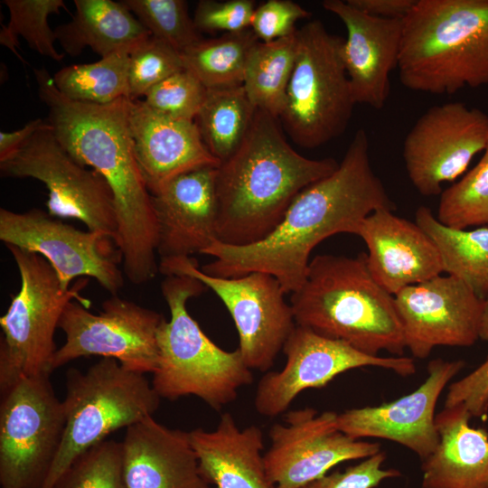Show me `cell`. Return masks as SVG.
Masks as SVG:
<instances>
[{
	"label": "cell",
	"mask_w": 488,
	"mask_h": 488,
	"mask_svg": "<svg viewBox=\"0 0 488 488\" xmlns=\"http://www.w3.org/2000/svg\"><path fill=\"white\" fill-rule=\"evenodd\" d=\"M488 142V115L462 102L430 107L415 122L403 141L408 176L424 196L442 193L467 169Z\"/></svg>",
	"instance_id": "cell-16"
},
{
	"label": "cell",
	"mask_w": 488,
	"mask_h": 488,
	"mask_svg": "<svg viewBox=\"0 0 488 488\" xmlns=\"http://www.w3.org/2000/svg\"><path fill=\"white\" fill-rule=\"evenodd\" d=\"M204 479L215 488H277L267 473L261 429H241L233 416L223 413L215 429L189 431Z\"/></svg>",
	"instance_id": "cell-25"
},
{
	"label": "cell",
	"mask_w": 488,
	"mask_h": 488,
	"mask_svg": "<svg viewBox=\"0 0 488 488\" xmlns=\"http://www.w3.org/2000/svg\"><path fill=\"white\" fill-rule=\"evenodd\" d=\"M386 454L382 451L347 467L343 472L326 474L302 488H375L382 481L399 477L395 468H383Z\"/></svg>",
	"instance_id": "cell-41"
},
{
	"label": "cell",
	"mask_w": 488,
	"mask_h": 488,
	"mask_svg": "<svg viewBox=\"0 0 488 488\" xmlns=\"http://www.w3.org/2000/svg\"><path fill=\"white\" fill-rule=\"evenodd\" d=\"M217 169L182 174L151 194L160 259L202 254L217 239Z\"/></svg>",
	"instance_id": "cell-20"
},
{
	"label": "cell",
	"mask_w": 488,
	"mask_h": 488,
	"mask_svg": "<svg viewBox=\"0 0 488 488\" xmlns=\"http://www.w3.org/2000/svg\"><path fill=\"white\" fill-rule=\"evenodd\" d=\"M380 209L360 224L356 235L368 249L367 265L376 282L392 296L444 272L439 249L416 223Z\"/></svg>",
	"instance_id": "cell-22"
},
{
	"label": "cell",
	"mask_w": 488,
	"mask_h": 488,
	"mask_svg": "<svg viewBox=\"0 0 488 488\" xmlns=\"http://www.w3.org/2000/svg\"><path fill=\"white\" fill-rule=\"evenodd\" d=\"M297 52L278 118L298 146L314 149L346 130L356 105L343 63L344 39L320 20L297 29Z\"/></svg>",
	"instance_id": "cell-9"
},
{
	"label": "cell",
	"mask_w": 488,
	"mask_h": 488,
	"mask_svg": "<svg viewBox=\"0 0 488 488\" xmlns=\"http://www.w3.org/2000/svg\"><path fill=\"white\" fill-rule=\"evenodd\" d=\"M380 209L395 211L396 206L372 169L369 138L360 128L338 168L300 192L267 238L246 246L215 239L202 253L214 260L201 270L227 278L267 273L292 294L305 279L315 246L337 233L356 235L361 221Z\"/></svg>",
	"instance_id": "cell-1"
},
{
	"label": "cell",
	"mask_w": 488,
	"mask_h": 488,
	"mask_svg": "<svg viewBox=\"0 0 488 488\" xmlns=\"http://www.w3.org/2000/svg\"><path fill=\"white\" fill-rule=\"evenodd\" d=\"M164 319L160 313L117 295L106 299L98 314L70 301L59 323L65 343L54 354L52 371L80 357L101 356L116 360L127 371L153 374Z\"/></svg>",
	"instance_id": "cell-13"
},
{
	"label": "cell",
	"mask_w": 488,
	"mask_h": 488,
	"mask_svg": "<svg viewBox=\"0 0 488 488\" xmlns=\"http://www.w3.org/2000/svg\"><path fill=\"white\" fill-rule=\"evenodd\" d=\"M465 364L462 360L434 359L427 364L426 380L414 391L391 402L338 413L337 427L355 439L393 441L414 452L422 461L438 445L435 415L437 400Z\"/></svg>",
	"instance_id": "cell-19"
},
{
	"label": "cell",
	"mask_w": 488,
	"mask_h": 488,
	"mask_svg": "<svg viewBox=\"0 0 488 488\" xmlns=\"http://www.w3.org/2000/svg\"><path fill=\"white\" fill-rule=\"evenodd\" d=\"M206 93L207 88L192 73L183 69L149 89L143 101L158 113L194 121Z\"/></svg>",
	"instance_id": "cell-38"
},
{
	"label": "cell",
	"mask_w": 488,
	"mask_h": 488,
	"mask_svg": "<svg viewBox=\"0 0 488 488\" xmlns=\"http://www.w3.org/2000/svg\"><path fill=\"white\" fill-rule=\"evenodd\" d=\"M297 30L268 42H258L246 66L243 88L252 105L279 118L286 102L288 83L296 63Z\"/></svg>",
	"instance_id": "cell-29"
},
{
	"label": "cell",
	"mask_w": 488,
	"mask_h": 488,
	"mask_svg": "<svg viewBox=\"0 0 488 488\" xmlns=\"http://www.w3.org/2000/svg\"><path fill=\"white\" fill-rule=\"evenodd\" d=\"M311 13L291 0H267L258 5L252 14L250 29L260 42H268L296 32L297 21Z\"/></svg>",
	"instance_id": "cell-40"
},
{
	"label": "cell",
	"mask_w": 488,
	"mask_h": 488,
	"mask_svg": "<svg viewBox=\"0 0 488 488\" xmlns=\"http://www.w3.org/2000/svg\"><path fill=\"white\" fill-rule=\"evenodd\" d=\"M205 288L189 276H166L161 283L170 320L164 318L157 332L158 362L151 384L160 399L195 396L221 410L254 377L239 349L228 352L219 347L189 314L188 300Z\"/></svg>",
	"instance_id": "cell-6"
},
{
	"label": "cell",
	"mask_w": 488,
	"mask_h": 488,
	"mask_svg": "<svg viewBox=\"0 0 488 488\" xmlns=\"http://www.w3.org/2000/svg\"><path fill=\"white\" fill-rule=\"evenodd\" d=\"M417 0H347L357 10L375 17L403 19Z\"/></svg>",
	"instance_id": "cell-43"
},
{
	"label": "cell",
	"mask_w": 488,
	"mask_h": 488,
	"mask_svg": "<svg viewBox=\"0 0 488 488\" xmlns=\"http://www.w3.org/2000/svg\"><path fill=\"white\" fill-rule=\"evenodd\" d=\"M62 404L63 438L42 488H52L78 456L109 434L153 416L160 397L145 374L103 358L85 372L75 368L67 371Z\"/></svg>",
	"instance_id": "cell-8"
},
{
	"label": "cell",
	"mask_w": 488,
	"mask_h": 488,
	"mask_svg": "<svg viewBox=\"0 0 488 488\" xmlns=\"http://www.w3.org/2000/svg\"><path fill=\"white\" fill-rule=\"evenodd\" d=\"M183 69L180 52L150 35L129 53V99L144 98L154 86Z\"/></svg>",
	"instance_id": "cell-37"
},
{
	"label": "cell",
	"mask_w": 488,
	"mask_h": 488,
	"mask_svg": "<svg viewBox=\"0 0 488 488\" xmlns=\"http://www.w3.org/2000/svg\"><path fill=\"white\" fill-rule=\"evenodd\" d=\"M121 444L126 488H212L200 472L189 432L150 416L127 427Z\"/></svg>",
	"instance_id": "cell-24"
},
{
	"label": "cell",
	"mask_w": 488,
	"mask_h": 488,
	"mask_svg": "<svg viewBox=\"0 0 488 488\" xmlns=\"http://www.w3.org/2000/svg\"><path fill=\"white\" fill-rule=\"evenodd\" d=\"M401 84L454 94L488 84V0H417L402 19Z\"/></svg>",
	"instance_id": "cell-5"
},
{
	"label": "cell",
	"mask_w": 488,
	"mask_h": 488,
	"mask_svg": "<svg viewBox=\"0 0 488 488\" xmlns=\"http://www.w3.org/2000/svg\"><path fill=\"white\" fill-rule=\"evenodd\" d=\"M290 305L297 325L366 354L403 356L407 349L395 296L373 278L364 252L316 255Z\"/></svg>",
	"instance_id": "cell-4"
},
{
	"label": "cell",
	"mask_w": 488,
	"mask_h": 488,
	"mask_svg": "<svg viewBox=\"0 0 488 488\" xmlns=\"http://www.w3.org/2000/svg\"><path fill=\"white\" fill-rule=\"evenodd\" d=\"M436 217L455 230L488 224V142L478 164L442 192Z\"/></svg>",
	"instance_id": "cell-34"
},
{
	"label": "cell",
	"mask_w": 488,
	"mask_h": 488,
	"mask_svg": "<svg viewBox=\"0 0 488 488\" xmlns=\"http://www.w3.org/2000/svg\"><path fill=\"white\" fill-rule=\"evenodd\" d=\"M75 14L54 30L56 39L70 56L89 47L101 58L132 50L151 34L120 1L74 0Z\"/></svg>",
	"instance_id": "cell-27"
},
{
	"label": "cell",
	"mask_w": 488,
	"mask_h": 488,
	"mask_svg": "<svg viewBox=\"0 0 488 488\" xmlns=\"http://www.w3.org/2000/svg\"><path fill=\"white\" fill-rule=\"evenodd\" d=\"M159 271L165 275L189 276L200 280L222 301L239 333V350L252 371L269 370L289 334L296 327L286 292L272 275L251 272L239 277L205 274L191 258L160 259Z\"/></svg>",
	"instance_id": "cell-12"
},
{
	"label": "cell",
	"mask_w": 488,
	"mask_h": 488,
	"mask_svg": "<svg viewBox=\"0 0 488 488\" xmlns=\"http://www.w3.org/2000/svg\"><path fill=\"white\" fill-rule=\"evenodd\" d=\"M148 33L180 53L202 39L183 0L121 1Z\"/></svg>",
	"instance_id": "cell-35"
},
{
	"label": "cell",
	"mask_w": 488,
	"mask_h": 488,
	"mask_svg": "<svg viewBox=\"0 0 488 488\" xmlns=\"http://www.w3.org/2000/svg\"><path fill=\"white\" fill-rule=\"evenodd\" d=\"M322 6L345 26L342 56L355 103L381 109L390 92L389 75L398 69L402 19L371 16L342 0H325Z\"/></svg>",
	"instance_id": "cell-21"
},
{
	"label": "cell",
	"mask_w": 488,
	"mask_h": 488,
	"mask_svg": "<svg viewBox=\"0 0 488 488\" xmlns=\"http://www.w3.org/2000/svg\"><path fill=\"white\" fill-rule=\"evenodd\" d=\"M6 248L18 268L21 285L0 317V391L21 377L51 375L57 351L55 331L66 305L74 300L87 308L91 305L80 294L87 278H80L65 290L42 256L12 245Z\"/></svg>",
	"instance_id": "cell-7"
},
{
	"label": "cell",
	"mask_w": 488,
	"mask_h": 488,
	"mask_svg": "<svg viewBox=\"0 0 488 488\" xmlns=\"http://www.w3.org/2000/svg\"><path fill=\"white\" fill-rule=\"evenodd\" d=\"M462 406L472 418L488 413V356L474 370L449 384L445 407Z\"/></svg>",
	"instance_id": "cell-42"
},
{
	"label": "cell",
	"mask_w": 488,
	"mask_h": 488,
	"mask_svg": "<svg viewBox=\"0 0 488 488\" xmlns=\"http://www.w3.org/2000/svg\"><path fill=\"white\" fill-rule=\"evenodd\" d=\"M259 42L252 30L202 39L182 52L183 68L207 89L242 86L249 57Z\"/></svg>",
	"instance_id": "cell-31"
},
{
	"label": "cell",
	"mask_w": 488,
	"mask_h": 488,
	"mask_svg": "<svg viewBox=\"0 0 488 488\" xmlns=\"http://www.w3.org/2000/svg\"><path fill=\"white\" fill-rule=\"evenodd\" d=\"M33 73L39 98L49 109L47 122L60 143L102 175L112 191L123 273L136 285L153 279L159 271L158 229L130 135L131 99L106 105L73 101L59 91L47 69L35 68Z\"/></svg>",
	"instance_id": "cell-2"
},
{
	"label": "cell",
	"mask_w": 488,
	"mask_h": 488,
	"mask_svg": "<svg viewBox=\"0 0 488 488\" xmlns=\"http://www.w3.org/2000/svg\"><path fill=\"white\" fill-rule=\"evenodd\" d=\"M255 8L253 0H201L193 22L200 33H238L250 28Z\"/></svg>",
	"instance_id": "cell-39"
},
{
	"label": "cell",
	"mask_w": 488,
	"mask_h": 488,
	"mask_svg": "<svg viewBox=\"0 0 488 488\" xmlns=\"http://www.w3.org/2000/svg\"><path fill=\"white\" fill-rule=\"evenodd\" d=\"M0 173L2 177L42 182L48 191L51 216L76 219L88 230L115 241L117 221L108 183L66 150L47 121L17 152L0 162Z\"/></svg>",
	"instance_id": "cell-11"
},
{
	"label": "cell",
	"mask_w": 488,
	"mask_h": 488,
	"mask_svg": "<svg viewBox=\"0 0 488 488\" xmlns=\"http://www.w3.org/2000/svg\"><path fill=\"white\" fill-rule=\"evenodd\" d=\"M9 12V21L2 26L0 42L23 62L18 53V37L23 38L29 47L39 54L61 61L64 54L55 48V32L50 27L49 16L60 14L65 7L63 0H4Z\"/></svg>",
	"instance_id": "cell-33"
},
{
	"label": "cell",
	"mask_w": 488,
	"mask_h": 488,
	"mask_svg": "<svg viewBox=\"0 0 488 488\" xmlns=\"http://www.w3.org/2000/svg\"><path fill=\"white\" fill-rule=\"evenodd\" d=\"M1 392V488H42L59 453L65 411L50 375L21 377Z\"/></svg>",
	"instance_id": "cell-10"
},
{
	"label": "cell",
	"mask_w": 488,
	"mask_h": 488,
	"mask_svg": "<svg viewBox=\"0 0 488 488\" xmlns=\"http://www.w3.org/2000/svg\"><path fill=\"white\" fill-rule=\"evenodd\" d=\"M415 221L437 246L444 272L462 280L478 296H488V228L446 227L427 206L417 209Z\"/></svg>",
	"instance_id": "cell-28"
},
{
	"label": "cell",
	"mask_w": 488,
	"mask_h": 488,
	"mask_svg": "<svg viewBox=\"0 0 488 488\" xmlns=\"http://www.w3.org/2000/svg\"><path fill=\"white\" fill-rule=\"evenodd\" d=\"M46 121L36 118L29 121L22 128L12 132H0V162L17 152Z\"/></svg>",
	"instance_id": "cell-44"
},
{
	"label": "cell",
	"mask_w": 488,
	"mask_h": 488,
	"mask_svg": "<svg viewBox=\"0 0 488 488\" xmlns=\"http://www.w3.org/2000/svg\"><path fill=\"white\" fill-rule=\"evenodd\" d=\"M132 50L117 51L95 62L63 67L52 76L53 82L63 96L77 102L106 105L129 98Z\"/></svg>",
	"instance_id": "cell-32"
},
{
	"label": "cell",
	"mask_w": 488,
	"mask_h": 488,
	"mask_svg": "<svg viewBox=\"0 0 488 488\" xmlns=\"http://www.w3.org/2000/svg\"><path fill=\"white\" fill-rule=\"evenodd\" d=\"M334 411L304 408L284 413V423L271 426L264 454L268 477L277 488H302L333 466L362 460L380 450L376 442L352 438L337 427Z\"/></svg>",
	"instance_id": "cell-17"
},
{
	"label": "cell",
	"mask_w": 488,
	"mask_h": 488,
	"mask_svg": "<svg viewBox=\"0 0 488 488\" xmlns=\"http://www.w3.org/2000/svg\"><path fill=\"white\" fill-rule=\"evenodd\" d=\"M338 166L333 158L300 155L278 119L257 109L240 145L217 169V240L246 246L264 239L300 192Z\"/></svg>",
	"instance_id": "cell-3"
},
{
	"label": "cell",
	"mask_w": 488,
	"mask_h": 488,
	"mask_svg": "<svg viewBox=\"0 0 488 488\" xmlns=\"http://www.w3.org/2000/svg\"><path fill=\"white\" fill-rule=\"evenodd\" d=\"M256 110L243 86L207 89L194 121L206 147L221 163L240 145Z\"/></svg>",
	"instance_id": "cell-30"
},
{
	"label": "cell",
	"mask_w": 488,
	"mask_h": 488,
	"mask_svg": "<svg viewBox=\"0 0 488 488\" xmlns=\"http://www.w3.org/2000/svg\"><path fill=\"white\" fill-rule=\"evenodd\" d=\"M395 296L406 348L425 359L437 346L469 347L480 339L484 298L459 278L436 276Z\"/></svg>",
	"instance_id": "cell-18"
},
{
	"label": "cell",
	"mask_w": 488,
	"mask_h": 488,
	"mask_svg": "<svg viewBox=\"0 0 488 488\" xmlns=\"http://www.w3.org/2000/svg\"><path fill=\"white\" fill-rule=\"evenodd\" d=\"M462 406L436 415V448L422 460L423 488H488V432Z\"/></svg>",
	"instance_id": "cell-26"
},
{
	"label": "cell",
	"mask_w": 488,
	"mask_h": 488,
	"mask_svg": "<svg viewBox=\"0 0 488 488\" xmlns=\"http://www.w3.org/2000/svg\"><path fill=\"white\" fill-rule=\"evenodd\" d=\"M285 366L259 380L256 411L264 417L284 414L302 391L327 385L339 374L362 367H379L408 377L416 372L414 360L407 356H372L350 344L296 325L284 346Z\"/></svg>",
	"instance_id": "cell-15"
},
{
	"label": "cell",
	"mask_w": 488,
	"mask_h": 488,
	"mask_svg": "<svg viewBox=\"0 0 488 488\" xmlns=\"http://www.w3.org/2000/svg\"><path fill=\"white\" fill-rule=\"evenodd\" d=\"M480 339L488 342V296L484 298L483 309L480 324Z\"/></svg>",
	"instance_id": "cell-45"
},
{
	"label": "cell",
	"mask_w": 488,
	"mask_h": 488,
	"mask_svg": "<svg viewBox=\"0 0 488 488\" xmlns=\"http://www.w3.org/2000/svg\"><path fill=\"white\" fill-rule=\"evenodd\" d=\"M52 488H126L121 442L104 440L78 456Z\"/></svg>",
	"instance_id": "cell-36"
},
{
	"label": "cell",
	"mask_w": 488,
	"mask_h": 488,
	"mask_svg": "<svg viewBox=\"0 0 488 488\" xmlns=\"http://www.w3.org/2000/svg\"><path fill=\"white\" fill-rule=\"evenodd\" d=\"M128 124L140 172L151 194L173 178L221 162L208 150L195 121L158 113L131 99Z\"/></svg>",
	"instance_id": "cell-23"
},
{
	"label": "cell",
	"mask_w": 488,
	"mask_h": 488,
	"mask_svg": "<svg viewBox=\"0 0 488 488\" xmlns=\"http://www.w3.org/2000/svg\"><path fill=\"white\" fill-rule=\"evenodd\" d=\"M0 239L5 245L42 256L63 289L77 277H89L112 296L124 286L121 253L110 237L80 230L42 210L24 212L0 209Z\"/></svg>",
	"instance_id": "cell-14"
}]
</instances>
